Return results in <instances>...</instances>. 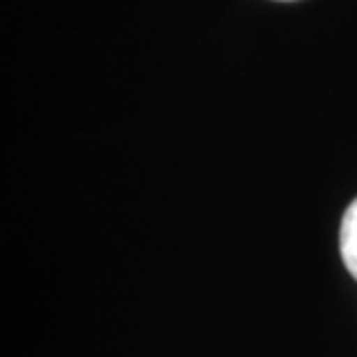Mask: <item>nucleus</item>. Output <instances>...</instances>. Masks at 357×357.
I'll use <instances>...</instances> for the list:
<instances>
[{
	"label": "nucleus",
	"instance_id": "nucleus-1",
	"mask_svg": "<svg viewBox=\"0 0 357 357\" xmlns=\"http://www.w3.org/2000/svg\"><path fill=\"white\" fill-rule=\"evenodd\" d=\"M341 258H344L348 271L357 281V197L346 209L344 218H341Z\"/></svg>",
	"mask_w": 357,
	"mask_h": 357
}]
</instances>
